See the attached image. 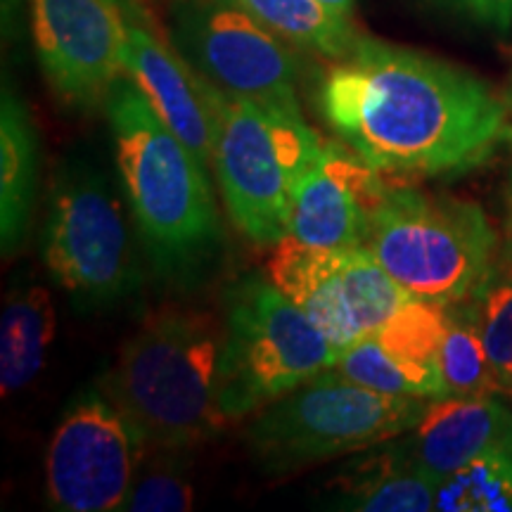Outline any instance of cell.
Returning a JSON list of instances; mask_svg holds the SVG:
<instances>
[{
	"instance_id": "obj_13",
	"label": "cell",
	"mask_w": 512,
	"mask_h": 512,
	"mask_svg": "<svg viewBox=\"0 0 512 512\" xmlns=\"http://www.w3.org/2000/svg\"><path fill=\"white\" fill-rule=\"evenodd\" d=\"M392 183L349 145H323L292 197L290 235L323 249L366 247Z\"/></svg>"
},
{
	"instance_id": "obj_4",
	"label": "cell",
	"mask_w": 512,
	"mask_h": 512,
	"mask_svg": "<svg viewBox=\"0 0 512 512\" xmlns=\"http://www.w3.org/2000/svg\"><path fill=\"white\" fill-rule=\"evenodd\" d=\"M214 171L235 226L259 247L290 235L292 197L323 143L302 112L280 110L209 83Z\"/></svg>"
},
{
	"instance_id": "obj_14",
	"label": "cell",
	"mask_w": 512,
	"mask_h": 512,
	"mask_svg": "<svg viewBox=\"0 0 512 512\" xmlns=\"http://www.w3.org/2000/svg\"><path fill=\"white\" fill-rule=\"evenodd\" d=\"M126 76L136 83L157 117L200 162L214 164V107L209 81L192 69L155 27L128 22Z\"/></svg>"
},
{
	"instance_id": "obj_3",
	"label": "cell",
	"mask_w": 512,
	"mask_h": 512,
	"mask_svg": "<svg viewBox=\"0 0 512 512\" xmlns=\"http://www.w3.org/2000/svg\"><path fill=\"white\" fill-rule=\"evenodd\" d=\"M126 200L159 271H185L219 247L207 166L157 117L131 79L105 100Z\"/></svg>"
},
{
	"instance_id": "obj_9",
	"label": "cell",
	"mask_w": 512,
	"mask_h": 512,
	"mask_svg": "<svg viewBox=\"0 0 512 512\" xmlns=\"http://www.w3.org/2000/svg\"><path fill=\"white\" fill-rule=\"evenodd\" d=\"M43 256L53 278L81 304H110L128 292L136 278L131 240L107 178L91 169L57 178Z\"/></svg>"
},
{
	"instance_id": "obj_2",
	"label": "cell",
	"mask_w": 512,
	"mask_h": 512,
	"mask_svg": "<svg viewBox=\"0 0 512 512\" xmlns=\"http://www.w3.org/2000/svg\"><path fill=\"white\" fill-rule=\"evenodd\" d=\"M226 325L211 313H152L102 377V392L145 446L190 448L226 427L221 356Z\"/></svg>"
},
{
	"instance_id": "obj_29",
	"label": "cell",
	"mask_w": 512,
	"mask_h": 512,
	"mask_svg": "<svg viewBox=\"0 0 512 512\" xmlns=\"http://www.w3.org/2000/svg\"><path fill=\"white\" fill-rule=\"evenodd\" d=\"M3 10H5V22H8V15H15L17 0H3Z\"/></svg>"
},
{
	"instance_id": "obj_10",
	"label": "cell",
	"mask_w": 512,
	"mask_h": 512,
	"mask_svg": "<svg viewBox=\"0 0 512 512\" xmlns=\"http://www.w3.org/2000/svg\"><path fill=\"white\" fill-rule=\"evenodd\" d=\"M174 46L221 91L299 112V62L278 34L233 0H181Z\"/></svg>"
},
{
	"instance_id": "obj_21",
	"label": "cell",
	"mask_w": 512,
	"mask_h": 512,
	"mask_svg": "<svg viewBox=\"0 0 512 512\" xmlns=\"http://www.w3.org/2000/svg\"><path fill=\"white\" fill-rule=\"evenodd\" d=\"M437 510L512 512V444L494 448L441 479Z\"/></svg>"
},
{
	"instance_id": "obj_22",
	"label": "cell",
	"mask_w": 512,
	"mask_h": 512,
	"mask_svg": "<svg viewBox=\"0 0 512 512\" xmlns=\"http://www.w3.org/2000/svg\"><path fill=\"white\" fill-rule=\"evenodd\" d=\"M185 448L147 446L140 458L131 489L119 510L126 512H185L195 494L190 482V460Z\"/></svg>"
},
{
	"instance_id": "obj_1",
	"label": "cell",
	"mask_w": 512,
	"mask_h": 512,
	"mask_svg": "<svg viewBox=\"0 0 512 512\" xmlns=\"http://www.w3.org/2000/svg\"><path fill=\"white\" fill-rule=\"evenodd\" d=\"M318 107L342 143L389 178L465 174L510 136L508 105L489 83L368 36L325 74Z\"/></svg>"
},
{
	"instance_id": "obj_30",
	"label": "cell",
	"mask_w": 512,
	"mask_h": 512,
	"mask_svg": "<svg viewBox=\"0 0 512 512\" xmlns=\"http://www.w3.org/2000/svg\"><path fill=\"white\" fill-rule=\"evenodd\" d=\"M505 105H508V117H510V136H512V86L508 98H505Z\"/></svg>"
},
{
	"instance_id": "obj_5",
	"label": "cell",
	"mask_w": 512,
	"mask_h": 512,
	"mask_svg": "<svg viewBox=\"0 0 512 512\" xmlns=\"http://www.w3.org/2000/svg\"><path fill=\"white\" fill-rule=\"evenodd\" d=\"M425 408L427 399L373 392L328 368L261 408L247 444L261 470L285 475L399 439Z\"/></svg>"
},
{
	"instance_id": "obj_16",
	"label": "cell",
	"mask_w": 512,
	"mask_h": 512,
	"mask_svg": "<svg viewBox=\"0 0 512 512\" xmlns=\"http://www.w3.org/2000/svg\"><path fill=\"white\" fill-rule=\"evenodd\" d=\"M335 505L361 512L437 510L439 482L415 463L406 441L358 451L335 477Z\"/></svg>"
},
{
	"instance_id": "obj_25",
	"label": "cell",
	"mask_w": 512,
	"mask_h": 512,
	"mask_svg": "<svg viewBox=\"0 0 512 512\" xmlns=\"http://www.w3.org/2000/svg\"><path fill=\"white\" fill-rule=\"evenodd\" d=\"M332 370H337L339 375L347 377L351 382L361 384V387L373 389V392L389 396H418L413 382L408 380V375L403 373L399 363L384 351L375 335L344 349L337 356Z\"/></svg>"
},
{
	"instance_id": "obj_7",
	"label": "cell",
	"mask_w": 512,
	"mask_h": 512,
	"mask_svg": "<svg viewBox=\"0 0 512 512\" xmlns=\"http://www.w3.org/2000/svg\"><path fill=\"white\" fill-rule=\"evenodd\" d=\"M339 349L268 278H245L228 292L221 401L228 420L261 411L335 366Z\"/></svg>"
},
{
	"instance_id": "obj_27",
	"label": "cell",
	"mask_w": 512,
	"mask_h": 512,
	"mask_svg": "<svg viewBox=\"0 0 512 512\" xmlns=\"http://www.w3.org/2000/svg\"><path fill=\"white\" fill-rule=\"evenodd\" d=\"M114 5H119L126 19L131 24H147V27H155L152 24L150 8H147V0H112Z\"/></svg>"
},
{
	"instance_id": "obj_32",
	"label": "cell",
	"mask_w": 512,
	"mask_h": 512,
	"mask_svg": "<svg viewBox=\"0 0 512 512\" xmlns=\"http://www.w3.org/2000/svg\"><path fill=\"white\" fill-rule=\"evenodd\" d=\"M508 399H510V403H512V394H510V396H508Z\"/></svg>"
},
{
	"instance_id": "obj_11",
	"label": "cell",
	"mask_w": 512,
	"mask_h": 512,
	"mask_svg": "<svg viewBox=\"0 0 512 512\" xmlns=\"http://www.w3.org/2000/svg\"><path fill=\"white\" fill-rule=\"evenodd\" d=\"M145 441L102 389H88L64 413L46 453L50 508L62 512L119 510Z\"/></svg>"
},
{
	"instance_id": "obj_12",
	"label": "cell",
	"mask_w": 512,
	"mask_h": 512,
	"mask_svg": "<svg viewBox=\"0 0 512 512\" xmlns=\"http://www.w3.org/2000/svg\"><path fill=\"white\" fill-rule=\"evenodd\" d=\"M43 74L69 107L93 110L126 74L128 19L112 0H31Z\"/></svg>"
},
{
	"instance_id": "obj_28",
	"label": "cell",
	"mask_w": 512,
	"mask_h": 512,
	"mask_svg": "<svg viewBox=\"0 0 512 512\" xmlns=\"http://www.w3.org/2000/svg\"><path fill=\"white\" fill-rule=\"evenodd\" d=\"M320 3L330 5L332 10H339V12H344V15L351 17V12H354V3H356V0H320Z\"/></svg>"
},
{
	"instance_id": "obj_15",
	"label": "cell",
	"mask_w": 512,
	"mask_h": 512,
	"mask_svg": "<svg viewBox=\"0 0 512 512\" xmlns=\"http://www.w3.org/2000/svg\"><path fill=\"white\" fill-rule=\"evenodd\" d=\"M406 444L415 463L441 484L475 458L512 444V408L496 396L430 399Z\"/></svg>"
},
{
	"instance_id": "obj_17",
	"label": "cell",
	"mask_w": 512,
	"mask_h": 512,
	"mask_svg": "<svg viewBox=\"0 0 512 512\" xmlns=\"http://www.w3.org/2000/svg\"><path fill=\"white\" fill-rule=\"evenodd\" d=\"M38 185V138L24 102L8 86L0 107V240L10 256L27 233Z\"/></svg>"
},
{
	"instance_id": "obj_19",
	"label": "cell",
	"mask_w": 512,
	"mask_h": 512,
	"mask_svg": "<svg viewBox=\"0 0 512 512\" xmlns=\"http://www.w3.org/2000/svg\"><path fill=\"white\" fill-rule=\"evenodd\" d=\"M451 306L411 299L394 313L377 342L394 358L413 382L420 399H444V382L439 373V349L444 342Z\"/></svg>"
},
{
	"instance_id": "obj_20",
	"label": "cell",
	"mask_w": 512,
	"mask_h": 512,
	"mask_svg": "<svg viewBox=\"0 0 512 512\" xmlns=\"http://www.w3.org/2000/svg\"><path fill=\"white\" fill-rule=\"evenodd\" d=\"M290 46L342 60L358 43L351 17L320 0H233Z\"/></svg>"
},
{
	"instance_id": "obj_23",
	"label": "cell",
	"mask_w": 512,
	"mask_h": 512,
	"mask_svg": "<svg viewBox=\"0 0 512 512\" xmlns=\"http://www.w3.org/2000/svg\"><path fill=\"white\" fill-rule=\"evenodd\" d=\"M453 309V306H451ZM439 373L446 396H498L501 387L470 313H451L439 349Z\"/></svg>"
},
{
	"instance_id": "obj_8",
	"label": "cell",
	"mask_w": 512,
	"mask_h": 512,
	"mask_svg": "<svg viewBox=\"0 0 512 512\" xmlns=\"http://www.w3.org/2000/svg\"><path fill=\"white\" fill-rule=\"evenodd\" d=\"M268 278L328 335L339 354L377 335L413 299L368 247L323 249L292 235L275 245Z\"/></svg>"
},
{
	"instance_id": "obj_18",
	"label": "cell",
	"mask_w": 512,
	"mask_h": 512,
	"mask_svg": "<svg viewBox=\"0 0 512 512\" xmlns=\"http://www.w3.org/2000/svg\"><path fill=\"white\" fill-rule=\"evenodd\" d=\"M55 306L48 290L27 287L8 299L0 318V389L3 396L29 387L46 366L55 337Z\"/></svg>"
},
{
	"instance_id": "obj_24",
	"label": "cell",
	"mask_w": 512,
	"mask_h": 512,
	"mask_svg": "<svg viewBox=\"0 0 512 512\" xmlns=\"http://www.w3.org/2000/svg\"><path fill=\"white\" fill-rule=\"evenodd\" d=\"M467 313L484 339L486 354L503 396L512 394V273L491 271L482 287L472 294Z\"/></svg>"
},
{
	"instance_id": "obj_6",
	"label": "cell",
	"mask_w": 512,
	"mask_h": 512,
	"mask_svg": "<svg viewBox=\"0 0 512 512\" xmlns=\"http://www.w3.org/2000/svg\"><path fill=\"white\" fill-rule=\"evenodd\" d=\"M366 247L411 297L456 306L494 271L498 238L479 204L392 185Z\"/></svg>"
},
{
	"instance_id": "obj_31",
	"label": "cell",
	"mask_w": 512,
	"mask_h": 512,
	"mask_svg": "<svg viewBox=\"0 0 512 512\" xmlns=\"http://www.w3.org/2000/svg\"><path fill=\"white\" fill-rule=\"evenodd\" d=\"M508 273H512V219H510V247H508Z\"/></svg>"
},
{
	"instance_id": "obj_26",
	"label": "cell",
	"mask_w": 512,
	"mask_h": 512,
	"mask_svg": "<svg viewBox=\"0 0 512 512\" xmlns=\"http://www.w3.org/2000/svg\"><path fill=\"white\" fill-rule=\"evenodd\" d=\"M446 3L456 5L458 10L491 29L508 31L512 24V0H446Z\"/></svg>"
}]
</instances>
